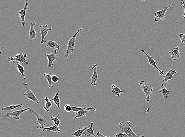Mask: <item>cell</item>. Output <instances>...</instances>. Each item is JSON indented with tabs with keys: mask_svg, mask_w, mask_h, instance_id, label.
Masks as SVG:
<instances>
[{
	"mask_svg": "<svg viewBox=\"0 0 185 137\" xmlns=\"http://www.w3.org/2000/svg\"><path fill=\"white\" fill-rule=\"evenodd\" d=\"M52 80L53 83H56L58 82V78L57 75H53L52 76Z\"/></svg>",
	"mask_w": 185,
	"mask_h": 137,
	"instance_id": "34",
	"label": "cell"
},
{
	"mask_svg": "<svg viewBox=\"0 0 185 137\" xmlns=\"http://www.w3.org/2000/svg\"><path fill=\"white\" fill-rule=\"evenodd\" d=\"M30 112L32 113L36 117L37 124H40V127H44L46 125L47 123V118L46 116H40L36 113L33 110L30 109L29 110Z\"/></svg>",
	"mask_w": 185,
	"mask_h": 137,
	"instance_id": "9",
	"label": "cell"
},
{
	"mask_svg": "<svg viewBox=\"0 0 185 137\" xmlns=\"http://www.w3.org/2000/svg\"><path fill=\"white\" fill-rule=\"evenodd\" d=\"M90 126H87V127H80V129L72 133V135L75 136V137H80L83 134L84 131L86 130Z\"/></svg>",
	"mask_w": 185,
	"mask_h": 137,
	"instance_id": "21",
	"label": "cell"
},
{
	"mask_svg": "<svg viewBox=\"0 0 185 137\" xmlns=\"http://www.w3.org/2000/svg\"><path fill=\"white\" fill-rule=\"evenodd\" d=\"M141 52L143 53H144V54L147 57L148 60H149V64L151 66H152V67H154V68H155V69L157 70L158 71L159 74H160V75L161 76H162L163 75V74L164 73V71H161L160 70V69H159L158 67V66L157 65L156 62H155V60L151 56H149L147 53L146 52L145 50H141Z\"/></svg>",
	"mask_w": 185,
	"mask_h": 137,
	"instance_id": "12",
	"label": "cell"
},
{
	"mask_svg": "<svg viewBox=\"0 0 185 137\" xmlns=\"http://www.w3.org/2000/svg\"><path fill=\"white\" fill-rule=\"evenodd\" d=\"M83 29L82 28L78 29V31L72 36V37L68 41L67 50L64 56V58H68L72 53H74V54L75 55L76 39L78 34Z\"/></svg>",
	"mask_w": 185,
	"mask_h": 137,
	"instance_id": "1",
	"label": "cell"
},
{
	"mask_svg": "<svg viewBox=\"0 0 185 137\" xmlns=\"http://www.w3.org/2000/svg\"><path fill=\"white\" fill-rule=\"evenodd\" d=\"M139 84L145 94L147 101L149 102L150 100V95L153 90L152 86L150 83L144 81H141Z\"/></svg>",
	"mask_w": 185,
	"mask_h": 137,
	"instance_id": "3",
	"label": "cell"
},
{
	"mask_svg": "<svg viewBox=\"0 0 185 137\" xmlns=\"http://www.w3.org/2000/svg\"><path fill=\"white\" fill-rule=\"evenodd\" d=\"M111 88L112 89L111 92L112 93L116 96H119L121 93L124 92V91L121 90L119 88L117 87L115 85H112L111 86Z\"/></svg>",
	"mask_w": 185,
	"mask_h": 137,
	"instance_id": "22",
	"label": "cell"
},
{
	"mask_svg": "<svg viewBox=\"0 0 185 137\" xmlns=\"http://www.w3.org/2000/svg\"></svg>",
	"mask_w": 185,
	"mask_h": 137,
	"instance_id": "39",
	"label": "cell"
},
{
	"mask_svg": "<svg viewBox=\"0 0 185 137\" xmlns=\"http://www.w3.org/2000/svg\"><path fill=\"white\" fill-rule=\"evenodd\" d=\"M170 8L171 10H172V8L171 5L164 7L162 10H159L155 12L154 14V20L155 21L158 22L160 19H165L167 17L165 16V13L168 8Z\"/></svg>",
	"mask_w": 185,
	"mask_h": 137,
	"instance_id": "6",
	"label": "cell"
},
{
	"mask_svg": "<svg viewBox=\"0 0 185 137\" xmlns=\"http://www.w3.org/2000/svg\"><path fill=\"white\" fill-rule=\"evenodd\" d=\"M52 75L50 74H47V73H44V77L47 80L48 82L49 86L48 88H50L51 87L54 88L53 84V81L52 80Z\"/></svg>",
	"mask_w": 185,
	"mask_h": 137,
	"instance_id": "26",
	"label": "cell"
},
{
	"mask_svg": "<svg viewBox=\"0 0 185 137\" xmlns=\"http://www.w3.org/2000/svg\"><path fill=\"white\" fill-rule=\"evenodd\" d=\"M54 103L57 106V107H58V108L60 110H61V104L60 103V98L59 97V94L58 93H57L55 95L54 97L52 99Z\"/></svg>",
	"mask_w": 185,
	"mask_h": 137,
	"instance_id": "28",
	"label": "cell"
},
{
	"mask_svg": "<svg viewBox=\"0 0 185 137\" xmlns=\"http://www.w3.org/2000/svg\"><path fill=\"white\" fill-rule=\"evenodd\" d=\"M96 107H93L91 106L90 107H77L75 106L72 107V111L75 112L76 113L79 111L83 110H87L91 111L93 110L94 112H95L96 110Z\"/></svg>",
	"mask_w": 185,
	"mask_h": 137,
	"instance_id": "19",
	"label": "cell"
},
{
	"mask_svg": "<svg viewBox=\"0 0 185 137\" xmlns=\"http://www.w3.org/2000/svg\"><path fill=\"white\" fill-rule=\"evenodd\" d=\"M93 125H94V123H90V127L84 131L83 133V134L86 136L88 137H90V136L96 137V136L94 134V131L93 128Z\"/></svg>",
	"mask_w": 185,
	"mask_h": 137,
	"instance_id": "18",
	"label": "cell"
},
{
	"mask_svg": "<svg viewBox=\"0 0 185 137\" xmlns=\"http://www.w3.org/2000/svg\"><path fill=\"white\" fill-rule=\"evenodd\" d=\"M28 2H29V1L27 0H26L25 1V5H24V8L22 10H21L18 13V14H19V16L21 18L20 24H21L23 27H24L26 24V13L27 10L29 8L28 6Z\"/></svg>",
	"mask_w": 185,
	"mask_h": 137,
	"instance_id": "8",
	"label": "cell"
},
{
	"mask_svg": "<svg viewBox=\"0 0 185 137\" xmlns=\"http://www.w3.org/2000/svg\"><path fill=\"white\" fill-rule=\"evenodd\" d=\"M36 128L38 129H41L42 130L43 132H45L46 130H49L51 132H54L56 133V134H59L62 131V130L60 129L59 127L56 125L52 126V127H48V128H44L40 127V126H36Z\"/></svg>",
	"mask_w": 185,
	"mask_h": 137,
	"instance_id": "16",
	"label": "cell"
},
{
	"mask_svg": "<svg viewBox=\"0 0 185 137\" xmlns=\"http://www.w3.org/2000/svg\"><path fill=\"white\" fill-rule=\"evenodd\" d=\"M98 68V64H94L92 66V69L94 70V72H93V74L91 79V85L92 87L97 86L98 85L97 81L98 80L99 78L97 69Z\"/></svg>",
	"mask_w": 185,
	"mask_h": 137,
	"instance_id": "11",
	"label": "cell"
},
{
	"mask_svg": "<svg viewBox=\"0 0 185 137\" xmlns=\"http://www.w3.org/2000/svg\"><path fill=\"white\" fill-rule=\"evenodd\" d=\"M177 72L175 70L169 69V71L166 73L165 75L163 76L164 79H162L163 81L165 82V83H167L168 81L171 80L173 78V76L175 74H176Z\"/></svg>",
	"mask_w": 185,
	"mask_h": 137,
	"instance_id": "17",
	"label": "cell"
},
{
	"mask_svg": "<svg viewBox=\"0 0 185 137\" xmlns=\"http://www.w3.org/2000/svg\"><path fill=\"white\" fill-rule=\"evenodd\" d=\"M1 52H2V50H4V49L3 47H2H2H1Z\"/></svg>",
	"mask_w": 185,
	"mask_h": 137,
	"instance_id": "37",
	"label": "cell"
},
{
	"mask_svg": "<svg viewBox=\"0 0 185 137\" xmlns=\"http://www.w3.org/2000/svg\"></svg>",
	"mask_w": 185,
	"mask_h": 137,
	"instance_id": "38",
	"label": "cell"
},
{
	"mask_svg": "<svg viewBox=\"0 0 185 137\" xmlns=\"http://www.w3.org/2000/svg\"><path fill=\"white\" fill-rule=\"evenodd\" d=\"M48 25H46L44 26H40V34L41 36V40L40 41V43L44 44V39L46 35H48V32L52 30V27H50L47 28Z\"/></svg>",
	"mask_w": 185,
	"mask_h": 137,
	"instance_id": "13",
	"label": "cell"
},
{
	"mask_svg": "<svg viewBox=\"0 0 185 137\" xmlns=\"http://www.w3.org/2000/svg\"><path fill=\"white\" fill-rule=\"evenodd\" d=\"M96 135L97 136H98L100 137H110L109 136H104L103 134H101L100 132H98V133H97Z\"/></svg>",
	"mask_w": 185,
	"mask_h": 137,
	"instance_id": "36",
	"label": "cell"
},
{
	"mask_svg": "<svg viewBox=\"0 0 185 137\" xmlns=\"http://www.w3.org/2000/svg\"><path fill=\"white\" fill-rule=\"evenodd\" d=\"M57 51L56 49H55L54 52L52 53L47 54L45 53V55L47 57L48 61V64L47 67L48 68H51L53 67V62L56 60H58L59 58L56 56V54L57 53Z\"/></svg>",
	"mask_w": 185,
	"mask_h": 137,
	"instance_id": "10",
	"label": "cell"
},
{
	"mask_svg": "<svg viewBox=\"0 0 185 137\" xmlns=\"http://www.w3.org/2000/svg\"><path fill=\"white\" fill-rule=\"evenodd\" d=\"M114 137H128L127 134H126L125 133H117L114 136Z\"/></svg>",
	"mask_w": 185,
	"mask_h": 137,
	"instance_id": "33",
	"label": "cell"
},
{
	"mask_svg": "<svg viewBox=\"0 0 185 137\" xmlns=\"http://www.w3.org/2000/svg\"><path fill=\"white\" fill-rule=\"evenodd\" d=\"M64 109L66 112H70L72 111V107L69 104L66 105L64 106Z\"/></svg>",
	"mask_w": 185,
	"mask_h": 137,
	"instance_id": "32",
	"label": "cell"
},
{
	"mask_svg": "<svg viewBox=\"0 0 185 137\" xmlns=\"http://www.w3.org/2000/svg\"><path fill=\"white\" fill-rule=\"evenodd\" d=\"M23 84L24 87V89H25V93L24 94V96L26 98L29 99L36 103L37 104H40V100L38 99L37 98L33 92L28 88L27 83L24 82Z\"/></svg>",
	"mask_w": 185,
	"mask_h": 137,
	"instance_id": "5",
	"label": "cell"
},
{
	"mask_svg": "<svg viewBox=\"0 0 185 137\" xmlns=\"http://www.w3.org/2000/svg\"><path fill=\"white\" fill-rule=\"evenodd\" d=\"M131 123L130 122L127 121L125 124L123 125L122 123H120L118 127L122 130V132L127 134L128 137H145L144 135H141L139 134H135L134 130L131 128Z\"/></svg>",
	"mask_w": 185,
	"mask_h": 137,
	"instance_id": "2",
	"label": "cell"
},
{
	"mask_svg": "<svg viewBox=\"0 0 185 137\" xmlns=\"http://www.w3.org/2000/svg\"><path fill=\"white\" fill-rule=\"evenodd\" d=\"M29 57L27 54H23V53H20L16 55L14 57H9L8 61L9 62L15 61L16 62L23 63L27 66L29 65V62L27 61V59Z\"/></svg>",
	"mask_w": 185,
	"mask_h": 137,
	"instance_id": "4",
	"label": "cell"
},
{
	"mask_svg": "<svg viewBox=\"0 0 185 137\" xmlns=\"http://www.w3.org/2000/svg\"><path fill=\"white\" fill-rule=\"evenodd\" d=\"M159 92L162 94L164 98H167L168 96L169 95L170 92L167 90L165 87L164 84H161V89L159 90Z\"/></svg>",
	"mask_w": 185,
	"mask_h": 137,
	"instance_id": "23",
	"label": "cell"
},
{
	"mask_svg": "<svg viewBox=\"0 0 185 137\" xmlns=\"http://www.w3.org/2000/svg\"><path fill=\"white\" fill-rule=\"evenodd\" d=\"M23 106V104H20L19 105H11V106H8V107H3V108L1 109V110L2 111L12 110L16 109V108H18V107L21 108Z\"/></svg>",
	"mask_w": 185,
	"mask_h": 137,
	"instance_id": "27",
	"label": "cell"
},
{
	"mask_svg": "<svg viewBox=\"0 0 185 137\" xmlns=\"http://www.w3.org/2000/svg\"><path fill=\"white\" fill-rule=\"evenodd\" d=\"M174 50L171 51H168V53L171 55L170 58L171 60L176 61L181 56V53L179 51V47H178L173 48Z\"/></svg>",
	"mask_w": 185,
	"mask_h": 137,
	"instance_id": "14",
	"label": "cell"
},
{
	"mask_svg": "<svg viewBox=\"0 0 185 137\" xmlns=\"http://www.w3.org/2000/svg\"><path fill=\"white\" fill-rule=\"evenodd\" d=\"M12 62L15 64L16 67H17V68H18V71H19V73H20L22 76H23V79H25L26 78L25 76H24V72H25V70H24V68H23V66L21 65L19 63V62L15 61H12Z\"/></svg>",
	"mask_w": 185,
	"mask_h": 137,
	"instance_id": "24",
	"label": "cell"
},
{
	"mask_svg": "<svg viewBox=\"0 0 185 137\" xmlns=\"http://www.w3.org/2000/svg\"><path fill=\"white\" fill-rule=\"evenodd\" d=\"M45 101H46V105L44 106L43 108L44 110H45L47 112H50V108L52 106V104L51 103V101H53L52 99L49 100L47 96H46L44 99Z\"/></svg>",
	"mask_w": 185,
	"mask_h": 137,
	"instance_id": "25",
	"label": "cell"
},
{
	"mask_svg": "<svg viewBox=\"0 0 185 137\" xmlns=\"http://www.w3.org/2000/svg\"><path fill=\"white\" fill-rule=\"evenodd\" d=\"M89 111H90L87 110H83L79 111V112H77V113H76L75 118H79L83 117V116H84V115H85Z\"/></svg>",
	"mask_w": 185,
	"mask_h": 137,
	"instance_id": "30",
	"label": "cell"
},
{
	"mask_svg": "<svg viewBox=\"0 0 185 137\" xmlns=\"http://www.w3.org/2000/svg\"><path fill=\"white\" fill-rule=\"evenodd\" d=\"M59 116V114H58V116H57V117H55L54 116H51V117H50L51 120L53 122V124H54L58 126V127H59V125L61 123V121H60V120L58 118Z\"/></svg>",
	"mask_w": 185,
	"mask_h": 137,
	"instance_id": "29",
	"label": "cell"
},
{
	"mask_svg": "<svg viewBox=\"0 0 185 137\" xmlns=\"http://www.w3.org/2000/svg\"><path fill=\"white\" fill-rule=\"evenodd\" d=\"M180 40H181V42L184 44L185 46V34H183L181 33L179 35Z\"/></svg>",
	"mask_w": 185,
	"mask_h": 137,
	"instance_id": "31",
	"label": "cell"
},
{
	"mask_svg": "<svg viewBox=\"0 0 185 137\" xmlns=\"http://www.w3.org/2000/svg\"><path fill=\"white\" fill-rule=\"evenodd\" d=\"M36 23L35 21L33 22L30 24V28L29 30V39L31 41L36 40L37 34L35 31V26Z\"/></svg>",
	"mask_w": 185,
	"mask_h": 137,
	"instance_id": "15",
	"label": "cell"
},
{
	"mask_svg": "<svg viewBox=\"0 0 185 137\" xmlns=\"http://www.w3.org/2000/svg\"><path fill=\"white\" fill-rule=\"evenodd\" d=\"M30 107H29L28 108L24 109L22 110H18L16 111H14V112H12L10 113H6V114H1L0 115L1 117V116H7V117H9L10 116H11L13 118L16 120H20V115L23 112H26L28 111V110H30Z\"/></svg>",
	"mask_w": 185,
	"mask_h": 137,
	"instance_id": "7",
	"label": "cell"
},
{
	"mask_svg": "<svg viewBox=\"0 0 185 137\" xmlns=\"http://www.w3.org/2000/svg\"><path fill=\"white\" fill-rule=\"evenodd\" d=\"M44 43H46V47L49 48H54L56 49H59L60 46L56 41L48 40L45 41Z\"/></svg>",
	"mask_w": 185,
	"mask_h": 137,
	"instance_id": "20",
	"label": "cell"
},
{
	"mask_svg": "<svg viewBox=\"0 0 185 137\" xmlns=\"http://www.w3.org/2000/svg\"><path fill=\"white\" fill-rule=\"evenodd\" d=\"M181 4L183 5V7L184 8V13L183 15H182V16H183L184 18L185 19V3L183 0H181Z\"/></svg>",
	"mask_w": 185,
	"mask_h": 137,
	"instance_id": "35",
	"label": "cell"
}]
</instances>
